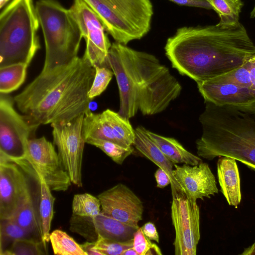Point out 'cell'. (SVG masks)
Instances as JSON below:
<instances>
[{
	"instance_id": "1",
	"label": "cell",
	"mask_w": 255,
	"mask_h": 255,
	"mask_svg": "<svg viewBox=\"0 0 255 255\" xmlns=\"http://www.w3.org/2000/svg\"><path fill=\"white\" fill-rule=\"evenodd\" d=\"M164 49L172 67L196 83L240 67L255 54L242 24L231 29L217 24L182 27L168 38Z\"/></svg>"
},
{
	"instance_id": "32",
	"label": "cell",
	"mask_w": 255,
	"mask_h": 255,
	"mask_svg": "<svg viewBox=\"0 0 255 255\" xmlns=\"http://www.w3.org/2000/svg\"><path fill=\"white\" fill-rule=\"evenodd\" d=\"M94 68L95 75L88 92V97L91 101L100 95L106 89L114 75L112 69L108 67L96 66Z\"/></svg>"
},
{
	"instance_id": "24",
	"label": "cell",
	"mask_w": 255,
	"mask_h": 255,
	"mask_svg": "<svg viewBox=\"0 0 255 255\" xmlns=\"http://www.w3.org/2000/svg\"><path fill=\"white\" fill-rule=\"evenodd\" d=\"M28 66L18 63L0 67V93L8 94L24 82Z\"/></svg>"
},
{
	"instance_id": "38",
	"label": "cell",
	"mask_w": 255,
	"mask_h": 255,
	"mask_svg": "<svg viewBox=\"0 0 255 255\" xmlns=\"http://www.w3.org/2000/svg\"><path fill=\"white\" fill-rule=\"evenodd\" d=\"M246 63L250 75L252 84L250 88L255 91V54L248 59Z\"/></svg>"
},
{
	"instance_id": "20",
	"label": "cell",
	"mask_w": 255,
	"mask_h": 255,
	"mask_svg": "<svg viewBox=\"0 0 255 255\" xmlns=\"http://www.w3.org/2000/svg\"><path fill=\"white\" fill-rule=\"evenodd\" d=\"M217 176L221 191L228 203L237 208L242 197L236 160L228 156L219 157L217 162Z\"/></svg>"
},
{
	"instance_id": "5",
	"label": "cell",
	"mask_w": 255,
	"mask_h": 255,
	"mask_svg": "<svg viewBox=\"0 0 255 255\" xmlns=\"http://www.w3.org/2000/svg\"><path fill=\"white\" fill-rule=\"evenodd\" d=\"M40 24L33 0H12L0 15V67H28L40 48Z\"/></svg>"
},
{
	"instance_id": "26",
	"label": "cell",
	"mask_w": 255,
	"mask_h": 255,
	"mask_svg": "<svg viewBox=\"0 0 255 255\" xmlns=\"http://www.w3.org/2000/svg\"><path fill=\"white\" fill-rule=\"evenodd\" d=\"M0 221V254L8 249L9 248L8 246H10L17 240L22 239L38 240L12 220Z\"/></svg>"
},
{
	"instance_id": "27",
	"label": "cell",
	"mask_w": 255,
	"mask_h": 255,
	"mask_svg": "<svg viewBox=\"0 0 255 255\" xmlns=\"http://www.w3.org/2000/svg\"><path fill=\"white\" fill-rule=\"evenodd\" d=\"M50 242L55 255H86L80 245L61 230H55L50 233Z\"/></svg>"
},
{
	"instance_id": "34",
	"label": "cell",
	"mask_w": 255,
	"mask_h": 255,
	"mask_svg": "<svg viewBox=\"0 0 255 255\" xmlns=\"http://www.w3.org/2000/svg\"><path fill=\"white\" fill-rule=\"evenodd\" d=\"M133 248L138 255H162L159 247L144 234L141 228H139L134 234Z\"/></svg>"
},
{
	"instance_id": "9",
	"label": "cell",
	"mask_w": 255,
	"mask_h": 255,
	"mask_svg": "<svg viewBox=\"0 0 255 255\" xmlns=\"http://www.w3.org/2000/svg\"><path fill=\"white\" fill-rule=\"evenodd\" d=\"M8 158L18 160L37 171L43 176L52 191H65L72 182L59 159L54 145L44 136L32 138L28 141L24 154Z\"/></svg>"
},
{
	"instance_id": "21",
	"label": "cell",
	"mask_w": 255,
	"mask_h": 255,
	"mask_svg": "<svg viewBox=\"0 0 255 255\" xmlns=\"http://www.w3.org/2000/svg\"><path fill=\"white\" fill-rule=\"evenodd\" d=\"M94 229L97 236L118 242H127L133 239L138 230L132 226L121 222L101 211L92 217Z\"/></svg>"
},
{
	"instance_id": "6",
	"label": "cell",
	"mask_w": 255,
	"mask_h": 255,
	"mask_svg": "<svg viewBox=\"0 0 255 255\" xmlns=\"http://www.w3.org/2000/svg\"><path fill=\"white\" fill-rule=\"evenodd\" d=\"M35 6L45 45L42 70L71 62L78 57L83 37L69 9L56 0H38Z\"/></svg>"
},
{
	"instance_id": "36",
	"label": "cell",
	"mask_w": 255,
	"mask_h": 255,
	"mask_svg": "<svg viewBox=\"0 0 255 255\" xmlns=\"http://www.w3.org/2000/svg\"><path fill=\"white\" fill-rule=\"evenodd\" d=\"M154 177L157 187L159 188H163L171 183V180L168 174L159 167L155 172Z\"/></svg>"
},
{
	"instance_id": "12",
	"label": "cell",
	"mask_w": 255,
	"mask_h": 255,
	"mask_svg": "<svg viewBox=\"0 0 255 255\" xmlns=\"http://www.w3.org/2000/svg\"><path fill=\"white\" fill-rule=\"evenodd\" d=\"M171 215L175 232V255H196L200 238V210L184 194L172 197Z\"/></svg>"
},
{
	"instance_id": "11",
	"label": "cell",
	"mask_w": 255,
	"mask_h": 255,
	"mask_svg": "<svg viewBox=\"0 0 255 255\" xmlns=\"http://www.w3.org/2000/svg\"><path fill=\"white\" fill-rule=\"evenodd\" d=\"M69 10L85 40L86 49L83 56L94 67H109L107 58L112 44L96 13L83 0H74Z\"/></svg>"
},
{
	"instance_id": "13",
	"label": "cell",
	"mask_w": 255,
	"mask_h": 255,
	"mask_svg": "<svg viewBox=\"0 0 255 255\" xmlns=\"http://www.w3.org/2000/svg\"><path fill=\"white\" fill-rule=\"evenodd\" d=\"M82 131L84 140L103 139L124 147L132 146L135 137L129 119L109 109L101 113L88 110L84 114Z\"/></svg>"
},
{
	"instance_id": "17",
	"label": "cell",
	"mask_w": 255,
	"mask_h": 255,
	"mask_svg": "<svg viewBox=\"0 0 255 255\" xmlns=\"http://www.w3.org/2000/svg\"><path fill=\"white\" fill-rule=\"evenodd\" d=\"M198 90L205 102L217 106H246L255 102V91L230 84L208 80L197 83Z\"/></svg>"
},
{
	"instance_id": "40",
	"label": "cell",
	"mask_w": 255,
	"mask_h": 255,
	"mask_svg": "<svg viewBox=\"0 0 255 255\" xmlns=\"http://www.w3.org/2000/svg\"><path fill=\"white\" fill-rule=\"evenodd\" d=\"M255 254V242L249 247L245 249L244 252L241 254L243 255H251Z\"/></svg>"
},
{
	"instance_id": "29",
	"label": "cell",
	"mask_w": 255,
	"mask_h": 255,
	"mask_svg": "<svg viewBox=\"0 0 255 255\" xmlns=\"http://www.w3.org/2000/svg\"><path fill=\"white\" fill-rule=\"evenodd\" d=\"M46 247V244L42 240L35 239H18L0 255H47Z\"/></svg>"
},
{
	"instance_id": "3",
	"label": "cell",
	"mask_w": 255,
	"mask_h": 255,
	"mask_svg": "<svg viewBox=\"0 0 255 255\" xmlns=\"http://www.w3.org/2000/svg\"><path fill=\"white\" fill-rule=\"evenodd\" d=\"M107 64L119 88L118 113L128 119L138 111L144 116L159 114L181 93L179 82L151 54L115 41L109 51Z\"/></svg>"
},
{
	"instance_id": "19",
	"label": "cell",
	"mask_w": 255,
	"mask_h": 255,
	"mask_svg": "<svg viewBox=\"0 0 255 255\" xmlns=\"http://www.w3.org/2000/svg\"><path fill=\"white\" fill-rule=\"evenodd\" d=\"M16 163L28 175L35 179L40 188L39 222L42 241L44 244L50 241V231L53 217L55 197L43 176L37 171L20 161Z\"/></svg>"
},
{
	"instance_id": "30",
	"label": "cell",
	"mask_w": 255,
	"mask_h": 255,
	"mask_svg": "<svg viewBox=\"0 0 255 255\" xmlns=\"http://www.w3.org/2000/svg\"><path fill=\"white\" fill-rule=\"evenodd\" d=\"M86 143L100 148L115 162L122 165L126 158L134 151L133 147H124L115 142L96 138H89L85 139Z\"/></svg>"
},
{
	"instance_id": "7",
	"label": "cell",
	"mask_w": 255,
	"mask_h": 255,
	"mask_svg": "<svg viewBox=\"0 0 255 255\" xmlns=\"http://www.w3.org/2000/svg\"><path fill=\"white\" fill-rule=\"evenodd\" d=\"M116 42L127 45L146 35L153 14L150 0H83Z\"/></svg>"
},
{
	"instance_id": "8",
	"label": "cell",
	"mask_w": 255,
	"mask_h": 255,
	"mask_svg": "<svg viewBox=\"0 0 255 255\" xmlns=\"http://www.w3.org/2000/svg\"><path fill=\"white\" fill-rule=\"evenodd\" d=\"M14 102L8 94L0 96V152L12 157H21L28 141L33 138L39 124L31 122L15 109Z\"/></svg>"
},
{
	"instance_id": "15",
	"label": "cell",
	"mask_w": 255,
	"mask_h": 255,
	"mask_svg": "<svg viewBox=\"0 0 255 255\" xmlns=\"http://www.w3.org/2000/svg\"><path fill=\"white\" fill-rule=\"evenodd\" d=\"M102 212L121 222L139 228L143 205L138 197L127 186L119 183L98 195Z\"/></svg>"
},
{
	"instance_id": "33",
	"label": "cell",
	"mask_w": 255,
	"mask_h": 255,
	"mask_svg": "<svg viewBox=\"0 0 255 255\" xmlns=\"http://www.w3.org/2000/svg\"><path fill=\"white\" fill-rule=\"evenodd\" d=\"M132 247L133 239L121 242L98 236L94 248L103 255H122L125 250Z\"/></svg>"
},
{
	"instance_id": "37",
	"label": "cell",
	"mask_w": 255,
	"mask_h": 255,
	"mask_svg": "<svg viewBox=\"0 0 255 255\" xmlns=\"http://www.w3.org/2000/svg\"><path fill=\"white\" fill-rule=\"evenodd\" d=\"M144 234L150 240L159 243V236L154 224L147 222L141 227Z\"/></svg>"
},
{
	"instance_id": "35",
	"label": "cell",
	"mask_w": 255,
	"mask_h": 255,
	"mask_svg": "<svg viewBox=\"0 0 255 255\" xmlns=\"http://www.w3.org/2000/svg\"><path fill=\"white\" fill-rule=\"evenodd\" d=\"M177 4L213 9L212 6L206 0H169Z\"/></svg>"
},
{
	"instance_id": "4",
	"label": "cell",
	"mask_w": 255,
	"mask_h": 255,
	"mask_svg": "<svg viewBox=\"0 0 255 255\" xmlns=\"http://www.w3.org/2000/svg\"><path fill=\"white\" fill-rule=\"evenodd\" d=\"M205 103L199 120L205 158L232 157L255 171V102L246 106Z\"/></svg>"
},
{
	"instance_id": "2",
	"label": "cell",
	"mask_w": 255,
	"mask_h": 255,
	"mask_svg": "<svg viewBox=\"0 0 255 255\" xmlns=\"http://www.w3.org/2000/svg\"><path fill=\"white\" fill-rule=\"evenodd\" d=\"M95 69L83 56L40 74L13 98L19 111L41 125L70 122L89 110Z\"/></svg>"
},
{
	"instance_id": "42",
	"label": "cell",
	"mask_w": 255,
	"mask_h": 255,
	"mask_svg": "<svg viewBox=\"0 0 255 255\" xmlns=\"http://www.w3.org/2000/svg\"><path fill=\"white\" fill-rule=\"evenodd\" d=\"M10 0H0V8L1 9Z\"/></svg>"
},
{
	"instance_id": "39",
	"label": "cell",
	"mask_w": 255,
	"mask_h": 255,
	"mask_svg": "<svg viewBox=\"0 0 255 255\" xmlns=\"http://www.w3.org/2000/svg\"><path fill=\"white\" fill-rule=\"evenodd\" d=\"M95 242L87 241L80 244L81 247L86 255H103L102 253L94 249Z\"/></svg>"
},
{
	"instance_id": "16",
	"label": "cell",
	"mask_w": 255,
	"mask_h": 255,
	"mask_svg": "<svg viewBox=\"0 0 255 255\" xmlns=\"http://www.w3.org/2000/svg\"><path fill=\"white\" fill-rule=\"evenodd\" d=\"M173 176L186 196L193 203L198 199L211 198L218 193L215 177L209 165L201 162L196 165L174 164Z\"/></svg>"
},
{
	"instance_id": "31",
	"label": "cell",
	"mask_w": 255,
	"mask_h": 255,
	"mask_svg": "<svg viewBox=\"0 0 255 255\" xmlns=\"http://www.w3.org/2000/svg\"><path fill=\"white\" fill-rule=\"evenodd\" d=\"M210 80L217 83L230 84L243 88H250L252 84L246 62L241 66Z\"/></svg>"
},
{
	"instance_id": "18",
	"label": "cell",
	"mask_w": 255,
	"mask_h": 255,
	"mask_svg": "<svg viewBox=\"0 0 255 255\" xmlns=\"http://www.w3.org/2000/svg\"><path fill=\"white\" fill-rule=\"evenodd\" d=\"M134 130L135 137L133 145L142 155L166 172L171 180L172 197L177 194H184L173 176L174 164L167 158L147 135L144 128L139 126Z\"/></svg>"
},
{
	"instance_id": "43",
	"label": "cell",
	"mask_w": 255,
	"mask_h": 255,
	"mask_svg": "<svg viewBox=\"0 0 255 255\" xmlns=\"http://www.w3.org/2000/svg\"><path fill=\"white\" fill-rule=\"evenodd\" d=\"M250 17L252 18L255 17V5L254 8L253 9V10H252V11L250 13Z\"/></svg>"
},
{
	"instance_id": "22",
	"label": "cell",
	"mask_w": 255,
	"mask_h": 255,
	"mask_svg": "<svg viewBox=\"0 0 255 255\" xmlns=\"http://www.w3.org/2000/svg\"><path fill=\"white\" fill-rule=\"evenodd\" d=\"M145 132L167 158L173 164L196 165L203 162L199 156L188 151L175 138L163 136L146 129Z\"/></svg>"
},
{
	"instance_id": "23",
	"label": "cell",
	"mask_w": 255,
	"mask_h": 255,
	"mask_svg": "<svg viewBox=\"0 0 255 255\" xmlns=\"http://www.w3.org/2000/svg\"><path fill=\"white\" fill-rule=\"evenodd\" d=\"M218 14L220 21L217 25L224 28H234L241 23L240 13L244 6L242 0H206Z\"/></svg>"
},
{
	"instance_id": "28",
	"label": "cell",
	"mask_w": 255,
	"mask_h": 255,
	"mask_svg": "<svg viewBox=\"0 0 255 255\" xmlns=\"http://www.w3.org/2000/svg\"><path fill=\"white\" fill-rule=\"evenodd\" d=\"M72 214L83 217H95L102 211L100 199L89 193L75 194L72 203Z\"/></svg>"
},
{
	"instance_id": "25",
	"label": "cell",
	"mask_w": 255,
	"mask_h": 255,
	"mask_svg": "<svg viewBox=\"0 0 255 255\" xmlns=\"http://www.w3.org/2000/svg\"><path fill=\"white\" fill-rule=\"evenodd\" d=\"M10 220L32 234L36 239L42 240L39 219L37 217L32 195L23 204Z\"/></svg>"
},
{
	"instance_id": "41",
	"label": "cell",
	"mask_w": 255,
	"mask_h": 255,
	"mask_svg": "<svg viewBox=\"0 0 255 255\" xmlns=\"http://www.w3.org/2000/svg\"><path fill=\"white\" fill-rule=\"evenodd\" d=\"M122 255H138V254L133 247H132L125 250L123 253Z\"/></svg>"
},
{
	"instance_id": "10",
	"label": "cell",
	"mask_w": 255,
	"mask_h": 255,
	"mask_svg": "<svg viewBox=\"0 0 255 255\" xmlns=\"http://www.w3.org/2000/svg\"><path fill=\"white\" fill-rule=\"evenodd\" d=\"M82 114L67 123L51 124L53 144L72 183L82 187V166L84 144Z\"/></svg>"
},
{
	"instance_id": "14",
	"label": "cell",
	"mask_w": 255,
	"mask_h": 255,
	"mask_svg": "<svg viewBox=\"0 0 255 255\" xmlns=\"http://www.w3.org/2000/svg\"><path fill=\"white\" fill-rule=\"evenodd\" d=\"M28 176L15 163L0 158V220L11 219L32 195Z\"/></svg>"
}]
</instances>
